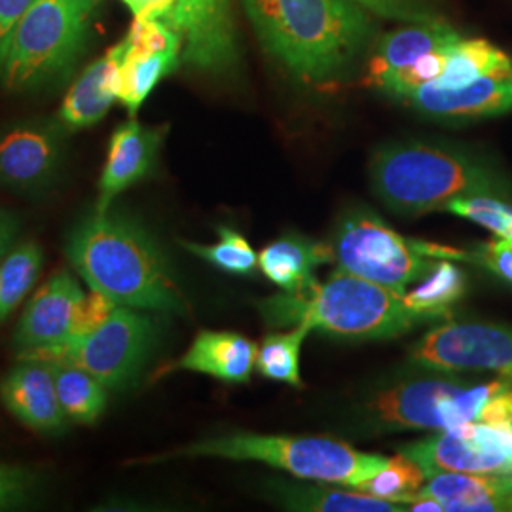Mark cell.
<instances>
[{"instance_id":"cell-1","label":"cell","mask_w":512,"mask_h":512,"mask_svg":"<svg viewBox=\"0 0 512 512\" xmlns=\"http://www.w3.org/2000/svg\"><path fill=\"white\" fill-rule=\"evenodd\" d=\"M264 50L306 84H327L351 69L374 35L355 0H241Z\"/></svg>"},{"instance_id":"cell-2","label":"cell","mask_w":512,"mask_h":512,"mask_svg":"<svg viewBox=\"0 0 512 512\" xmlns=\"http://www.w3.org/2000/svg\"><path fill=\"white\" fill-rule=\"evenodd\" d=\"M65 253L78 275L116 304L184 315V298L164 251L147 228L120 211H93L67 239Z\"/></svg>"},{"instance_id":"cell-3","label":"cell","mask_w":512,"mask_h":512,"mask_svg":"<svg viewBox=\"0 0 512 512\" xmlns=\"http://www.w3.org/2000/svg\"><path fill=\"white\" fill-rule=\"evenodd\" d=\"M374 194L404 217L444 211L465 196H503L511 190L492 165L458 148L408 141L378 148L368 164Z\"/></svg>"},{"instance_id":"cell-4","label":"cell","mask_w":512,"mask_h":512,"mask_svg":"<svg viewBox=\"0 0 512 512\" xmlns=\"http://www.w3.org/2000/svg\"><path fill=\"white\" fill-rule=\"evenodd\" d=\"M258 311L268 327L285 329L306 325L329 334L384 340L404 334L435 317L412 310L403 294L393 293L342 268L327 281H315L300 293L281 291L258 302Z\"/></svg>"},{"instance_id":"cell-5","label":"cell","mask_w":512,"mask_h":512,"mask_svg":"<svg viewBox=\"0 0 512 512\" xmlns=\"http://www.w3.org/2000/svg\"><path fill=\"white\" fill-rule=\"evenodd\" d=\"M99 0H35L0 54V86L37 92L63 80L86 48Z\"/></svg>"},{"instance_id":"cell-6","label":"cell","mask_w":512,"mask_h":512,"mask_svg":"<svg viewBox=\"0 0 512 512\" xmlns=\"http://www.w3.org/2000/svg\"><path fill=\"white\" fill-rule=\"evenodd\" d=\"M181 458L258 461L283 469L296 478L330 482L346 488L359 486L366 478L382 471L389 461V458H384L380 454L359 452L342 440L256 433H228L143 461L150 463Z\"/></svg>"},{"instance_id":"cell-7","label":"cell","mask_w":512,"mask_h":512,"mask_svg":"<svg viewBox=\"0 0 512 512\" xmlns=\"http://www.w3.org/2000/svg\"><path fill=\"white\" fill-rule=\"evenodd\" d=\"M332 251L338 268L403 296L439 260L427 255L420 241L399 236L370 209H351L340 219Z\"/></svg>"},{"instance_id":"cell-8","label":"cell","mask_w":512,"mask_h":512,"mask_svg":"<svg viewBox=\"0 0 512 512\" xmlns=\"http://www.w3.org/2000/svg\"><path fill=\"white\" fill-rule=\"evenodd\" d=\"M154 344V319L141 310L118 306L109 321L90 336L19 359L67 361L90 372L109 391H124L139 380Z\"/></svg>"},{"instance_id":"cell-9","label":"cell","mask_w":512,"mask_h":512,"mask_svg":"<svg viewBox=\"0 0 512 512\" xmlns=\"http://www.w3.org/2000/svg\"><path fill=\"white\" fill-rule=\"evenodd\" d=\"M512 380L463 387L446 380H423L387 389L372 403L374 416L395 429L446 431L482 420L495 393Z\"/></svg>"},{"instance_id":"cell-10","label":"cell","mask_w":512,"mask_h":512,"mask_svg":"<svg viewBox=\"0 0 512 512\" xmlns=\"http://www.w3.org/2000/svg\"><path fill=\"white\" fill-rule=\"evenodd\" d=\"M461 37L444 19L408 23L387 33L374 46L368 82L393 99L439 78L448 50Z\"/></svg>"},{"instance_id":"cell-11","label":"cell","mask_w":512,"mask_h":512,"mask_svg":"<svg viewBox=\"0 0 512 512\" xmlns=\"http://www.w3.org/2000/svg\"><path fill=\"white\" fill-rule=\"evenodd\" d=\"M425 476L437 473L512 475V423L471 421L404 446Z\"/></svg>"},{"instance_id":"cell-12","label":"cell","mask_w":512,"mask_h":512,"mask_svg":"<svg viewBox=\"0 0 512 512\" xmlns=\"http://www.w3.org/2000/svg\"><path fill=\"white\" fill-rule=\"evenodd\" d=\"M67 129L52 118H27L0 128V188L40 196L61 175Z\"/></svg>"},{"instance_id":"cell-13","label":"cell","mask_w":512,"mask_h":512,"mask_svg":"<svg viewBox=\"0 0 512 512\" xmlns=\"http://www.w3.org/2000/svg\"><path fill=\"white\" fill-rule=\"evenodd\" d=\"M116 48L118 101L135 116L154 88L183 61V40L167 19H133Z\"/></svg>"},{"instance_id":"cell-14","label":"cell","mask_w":512,"mask_h":512,"mask_svg":"<svg viewBox=\"0 0 512 512\" xmlns=\"http://www.w3.org/2000/svg\"><path fill=\"white\" fill-rule=\"evenodd\" d=\"M412 361L440 370H490L512 380V327L450 323L412 349Z\"/></svg>"},{"instance_id":"cell-15","label":"cell","mask_w":512,"mask_h":512,"mask_svg":"<svg viewBox=\"0 0 512 512\" xmlns=\"http://www.w3.org/2000/svg\"><path fill=\"white\" fill-rule=\"evenodd\" d=\"M183 40V63L198 73L224 76L239 61L230 0H175L167 18Z\"/></svg>"},{"instance_id":"cell-16","label":"cell","mask_w":512,"mask_h":512,"mask_svg":"<svg viewBox=\"0 0 512 512\" xmlns=\"http://www.w3.org/2000/svg\"><path fill=\"white\" fill-rule=\"evenodd\" d=\"M169 126H145L131 118L112 131L107 160L99 177L95 211H109L112 202L143 181L158 162Z\"/></svg>"},{"instance_id":"cell-17","label":"cell","mask_w":512,"mask_h":512,"mask_svg":"<svg viewBox=\"0 0 512 512\" xmlns=\"http://www.w3.org/2000/svg\"><path fill=\"white\" fill-rule=\"evenodd\" d=\"M82 298L84 293L73 275L69 272L52 275L33 294L19 319L14 334L18 357L65 344Z\"/></svg>"},{"instance_id":"cell-18","label":"cell","mask_w":512,"mask_h":512,"mask_svg":"<svg viewBox=\"0 0 512 512\" xmlns=\"http://www.w3.org/2000/svg\"><path fill=\"white\" fill-rule=\"evenodd\" d=\"M406 105L446 120H476L512 112V57L509 63L461 88L425 84L408 93Z\"/></svg>"},{"instance_id":"cell-19","label":"cell","mask_w":512,"mask_h":512,"mask_svg":"<svg viewBox=\"0 0 512 512\" xmlns=\"http://www.w3.org/2000/svg\"><path fill=\"white\" fill-rule=\"evenodd\" d=\"M0 403L25 427L42 435H55L67 429L57 389L54 370L48 361L19 359L0 380Z\"/></svg>"},{"instance_id":"cell-20","label":"cell","mask_w":512,"mask_h":512,"mask_svg":"<svg viewBox=\"0 0 512 512\" xmlns=\"http://www.w3.org/2000/svg\"><path fill=\"white\" fill-rule=\"evenodd\" d=\"M256 355L258 346L241 334L202 330L171 370L200 372L226 384H247L256 368Z\"/></svg>"},{"instance_id":"cell-21","label":"cell","mask_w":512,"mask_h":512,"mask_svg":"<svg viewBox=\"0 0 512 512\" xmlns=\"http://www.w3.org/2000/svg\"><path fill=\"white\" fill-rule=\"evenodd\" d=\"M118 61L120 54L114 44L74 80L57 116L69 133L97 126L118 101Z\"/></svg>"},{"instance_id":"cell-22","label":"cell","mask_w":512,"mask_h":512,"mask_svg":"<svg viewBox=\"0 0 512 512\" xmlns=\"http://www.w3.org/2000/svg\"><path fill=\"white\" fill-rule=\"evenodd\" d=\"M421 492L448 512H512V475L437 473Z\"/></svg>"},{"instance_id":"cell-23","label":"cell","mask_w":512,"mask_h":512,"mask_svg":"<svg viewBox=\"0 0 512 512\" xmlns=\"http://www.w3.org/2000/svg\"><path fill=\"white\" fill-rule=\"evenodd\" d=\"M334 260L330 245L302 236H285L258 255V268L285 293H300L313 285L315 268Z\"/></svg>"},{"instance_id":"cell-24","label":"cell","mask_w":512,"mask_h":512,"mask_svg":"<svg viewBox=\"0 0 512 512\" xmlns=\"http://www.w3.org/2000/svg\"><path fill=\"white\" fill-rule=\"evenodd\" d=\"M281 503L291 511L308 512H404L406 505L382 497L359 492L338 490L330 482L275 486Z\"/></svg>"},{"instance_id":"cell-25","label":"cell","mask_w":512,"mask_h":512,"mask_svg":"<svg viewBox=\"0 0 512 512\" xmlns=\"http://www.w3.org/2000/svg\"><path fill=\"white\" fill-rule=\"evenodd\" d=\"M54 370L55 389L69 421L92 425L105 414L107 387L84 368L67 361H48Z\"/></svg>"},{"instance_id":"cell-26","label":"cell","mask_w":512,"mask_h":512,"mask_svg":"<svg viewBox=\"0 0 512 512\" xmlns=\"http://www.w3.org/2000/svg\"><path fill=\"white\" fill-rule=\"evenodd\" d=\"M511 57L486 40L459 37L448 50L442 73L431 84L439 88L467 86L476 78L503 67Z\"/></svg>"},{"instance_id":"cell-27","label":"cell","mask_w":512,"mask_h":512,"mask_svg":"<svg viewBox=\"0 0 512 512\" xmlns=\"http://www.w3.org/2000/svg\"><path fill=\"white\" fill-rule=\"evenodd\" d=\"M42 260V251L33 241L12 247L0 258V325L18 310L37 283Z\"/></svg>"},{"instance_id":"cell-28","label":"cell","mask_w":512,"mask_h":512,"mask_svg":"<svg viewBox=\"0 0 512 512\" xmlns=\"http://www.w3.org/2000/svg\"><path fill=\"white\" fill-rule=\"evenodd\" d=\"M463 293V272L452 260L439 258L433 270L421 279L420 287H416L412 293L404 294V300L412 310L442 319L448 315L450 306L456 304Z\"/></svg>"},{"instance_id":"cell-29","label":"cell","mask_w":512,"mask_h":512,"mask_svg":"<svg viewBox=\"0 0 512 512\" xmlns=\"http://www.w3.org/2000/svg\"><path fill=\"white\" fill-rule=\"evenodd\" d=\"M310 332V327L298 325L287 332L268 334L258 348L256 370L268 380L302 387L300 349Z\"/></svg>"},{"instance_id":"cell-30","label":"cell","mask_w":512,"mask_h":512,"mask_svg":"<svg viewBox=\"0 0 512 512\" xmlns=\"http://www.w3.org/2000/svg\"><path fill=\"white\" fill-rule=\"evenodd\" d=\"M425 480L427 476L420 465L414 459L399 454L395 458H389L382 471L366 478L365 482L355 486V490L408 505L423 488Z\"/></svg>"},{"instance_id":"cell-31","label":"cell","mask_w":512,"mask_h":512,"mask_svg":"<svg viewBox=\"0 0 512 512\" xmlns=\"http://www.w3.org/2000/svg\"><path fill=\"white\" fill-rule=\"evenodd\" d=\"M181 243L186 251L207 260L226 274L249 275L258 266V255L253 251L251 243L228 226H220L219 241L215 245H200L190 241Z\"/></svg>"},{"instance_id":"cell-32","label":"cell","mask_w":512,"mask_h":512,"mask_svg":"<svg viewBox=\"0 0 512 512\" xmlns=\"http://www.w3.org/2000/svg\"><path fill=\"white\" fill-rule=\"evenodd\" d=\"M444 211L492 230L499 238L512 239V205L495 196H465L452 200Z\"/></svg>"},{"instance_id":"cell-33","label":"cell","mask_w":512,"mask_h":512,"mask_svg":"<svg viewBox=\"0 0 512 512\" xmlns=\"http://www.w3.org/2000/svg\"><path fill=\"white\" fill-rule=\"evenodd\" d=\"M44 490V476L25 465L0 463V512L31 505Z\"/></svg>"},{"instance_id":"cell-34","label":"cell","mask_w":512,"mask_h":512,"mask_svg":"<svg viewBox=\"0 0 512 512\" xmlns=\"http://www.w3.org/2000/svg\"><path fill=\"white\" fill-rule=\"evenodd\" d=\"M118 306L120 304H116L110 296L101 291L92 289V293L84 294L82 302L78 304V310L74 313L69 340H82L93 334L95 330L101 329Z\"/></svg>"},{"instance_id":"cell-35","label":"cell","mask_w":512,"mask_h":512,"mask_svg":"<svg viewBox=\"0 0 512 512\" xmlns=\"http://www.w3.org/2000/svg\"><path fill=\"white\" fill-rule=\"evenodd\" d=\"M370 14L403 23H423L440 18L431 0H355Z\"/></svg>"},{"instance_id":"cell-36","label":"cell","mask_w":512,"mask_h":512,"mask_svg":"<svg viewBox=\"0 0 512 512\" xmlns=\"http://www.w3.org/2000/svg\"><path fill=\"white\" fill-rule=\"evenodd\" d=\"M469 260L486 266L490 272L499 275L501 279L512 285V239L499 238L480 245L473 255H467Z\"/></svg>"},{"instance_id":"cell-37","label":"cell","mask_w":512,"mask_h":512,"mask_svg":"<svg viewBox=\"0 0 512 512\" xmlns=\"http://www.w3.org/2000/svg\"><path fill=\"white\" fill-rule=\"evenodd\" d=\"M484 423H512V382L503 385L484 408Z\"/></svg>"},{"instance_id":"cell-38","label":"cell","mask_w":512,"mask_h":512,"mask_svg":"<svg viewBox=\"0 0 512 512\" xmlns=\"http://www.w3.org/2000/svg\"><path fill=\"white\" fill-rule=\"evenodd\" d=\"M122 2L133 19H167L173 12L175 0H118Z\"/></svg>"},{"instance_id":"cell-39","label":"cell","mask_w":512,"mask_h":512,"mask_svg":"<svg viewBox=\"0 0 512 512\" xmlns=\"http://www.w3.org/2000/svg\"><path fill=\"white\" fill-rule=\"evenodd\" d=\"M35 0H0V54L4 48V42L12 33L18 19L25 14V10Z\"/></svg>"},{"instance_id":"cell-40","label":"cell","mask_w":512,"mask_h":512,"mask_svg":"<svg viewBox=\"0 0 512 512\" xmlns=\"http://www.w3.org/2000/svg\"><path fill=\"white\" fill-rule=\"evenodd\" d=\"M19 234V220L12 211L0 207V258L6 255Z\"/></svg>"}]
</instances>
